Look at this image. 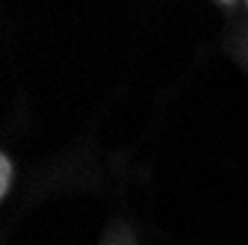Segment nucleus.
<instances>
[{
    "label": "nucleus",
    "instance_id": "f257e3e1",
    "mask_svg": "<svg viewBox=\"0 0 248 245\" xmlns=\"http://www.w3.org/2000/svg\"><path fill=\"white\" fill-rule=\"evenodd\" d=\"M9 183H12V163L9 157H0V195L9 192Z\"/></svg>",
    "mask_w": 248,
    "mask_h": 245
}]
</instances>
